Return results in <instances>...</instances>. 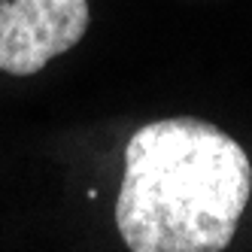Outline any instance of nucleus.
<instances>
[{"label":"nucleus","mask_w":252,"mask_h":252,"mask_svg":"<svg viewBox=\"0 0 252 252\" xmlns=\"http://www.w3.org/2000/svg\"><path fill=\"white\" fill-rule=\"evenodd\" d=\"M252 197L249 155L219 125L176 116L125 146L116 228L131 252H219Z\"/></svg>","instance_id":"1"},{"label":"nucleus","mask_w":252,"mask_h":252,"mask_svg":"<svg viewBox=\"0 0 252 252\" xmlns=\"http://www.w3.org/2000/svg\"><path fill=\"white\" fill-rule=\"evenodd\" d=\"M88 0H0V70L33 76L88 31Z\"/></svg>","instance_id":"2"}]
</instances>
